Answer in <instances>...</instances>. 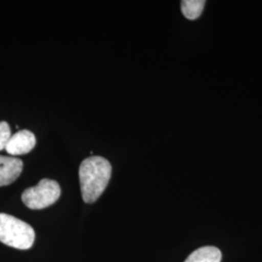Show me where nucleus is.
<instances>
[{
  "label": "nucleus",
  "instance_id": "f257e3e1",
  "mask_svg": "<svg viewBox=\"0 0 262 262\" xmlns=\"http://www.w3.org/2000/svg\"><path fill=\"white\" fill-rule=\"evenodd\" d=\"M111 163L102 157L84 159L79 169L82 196L85 203H94L103 193L111 178Z\"/></svg>",
  "mask_w": 262,
  "mask_h": 262
},
{
  "label": "nucleus",
  "instance_id": "f03ea898",
  "mask_svg": "<svg viewBox=\"0 0 262 262\" xmlns=\"http://www.w3.org/2000/svg\"><path fill=\"white\" fill-rule=\"evenodd\" d=\"M35 240L30 225L19 219L0 213V242L18 250H28Z\"/></svg>",
  "mask_w": 262,
  "mask_h": 262
},
{
  "label": "nucleus",
  "instance_id": "7ed1b4c3",
  "mask_svg": "<svg viewBox=\"0 0 262 262\" xmlns=\"http://www.w3.org/2000/svg\"><path fill=\"white\" fill-rule=\"evenodd\" d=\"M60 193L61 190L57 182L51 179H43L37 186L26 189L21 194V200L29 209L41 210L55 204Z\"/></svg>",
  "mask_w": 262,
  "mask_h": 262
},
{
  "label": "nucleus",
  "instance_id": "20e7f679",
  "mask_svg": "<svg viewBox=\"0 0 262 262\" xmlns=\"http://www.w3.org/2000/svg\"><path fill=\"white\" fill-rule=\"evenodd\" d=\"M36 145L35 135L31 131L24 129L13 134L5 147V150L12 157L28 154Z\"/></svg>",
  "mask_w": 262,
  "mask_h": 262
},
{
  "label": "nucleus",
  "instance_id": "39448f33",
  "mask_svg": "<svg viewBox=\"0 0 262 262\" xmlns=\"http://www.w3.org/2000/svg\"><path fill=\"white\" fill-rule=\"evenodd\" d=\"M24 163L14 157L0 156V187L14 183L21 174Z\"/></svg>",
  "mask_w": 262,
  "mask_h": 262
},
{
  "label": "nucleus",
  "instance_id": "423d86ee",
  "mask_svg": "<svg viewBox=\"0 0 262 262\" xmlns=\"http://www.w3.org/2000/svg\"><path fill=\"white\" fill-rule=\"evenodd\" d=\"M221 251L215 247L206 246L190 253L185 262H221Z\"/></svg>",
  "mask_w": 262,
  "mask_h": 262
},
{
  "label": "nucleus",
  "instance_id": "0eeeda50",
  "mask_svg": "<svg viewBox=\"0 0 262 262\" xmlns=\"http://www.w3.org/2000/svg\"><path fill=\"white\" fill-rule=\"evenodd\" d=\"M204 0H184L181 4L183 15L188 19H198L204 10Z\"/></svg>",
  "mask_w": 262,
  "mask_h": 262
},
{
  "label": "nucleus",
  "instance_id": "6e6552de",
  "mask_svg": "<svg viewBox=\"0 0 262 262\" xmlns=\"http://www.w3.org/2000/svg\"><path fill=\"white\" fill-rule=\"evenodd\" d=\"M11 136V128L8 122H0V150H5Z\"/></svg>",
  "mask_w": 262,
  "mask_h": 262
}]
</instances>
